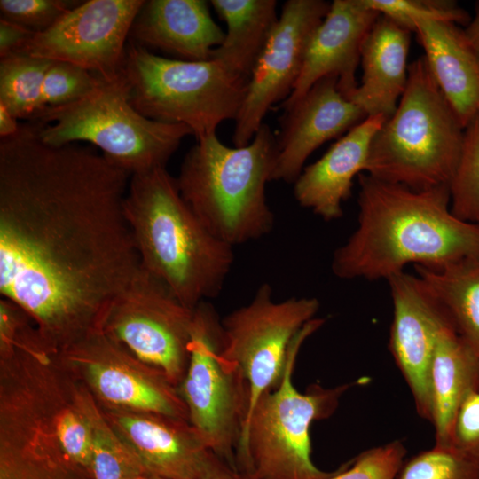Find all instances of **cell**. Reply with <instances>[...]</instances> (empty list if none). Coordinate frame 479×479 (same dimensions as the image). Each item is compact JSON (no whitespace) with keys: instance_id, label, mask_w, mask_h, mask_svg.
<instances>
[{"instance_id":"29","label":"cell","mask_w":479,"mask_h":479,"mask_svg":"<svg viewBox=\"0 0 479 479\" xmlns=\"http://www.w3.org/2000/svg\"><path fill=\"white\" fill-rule=\"evenodd\" d=\"M365 3L412 33L414 24L420 20L467 25L471 19L463 8L449 0H365Z\"/></svg>"},{"instance_id":"18","label":"cell","mask_w":479,"mask_h":479,"mask_svg":"<svg viewBox=\"0 0 479 479\" xmlns=\"http://www.w3.org/2000/svg\"><path fill=\"white\" fill-rule=\"evenodd\" d=\"M102 411L145 474L197 479L203 472L212 452L189 420L158 413Z\"/></svg>"},{"instance_id":"7","label":"cell","mask_w":479,"mask_h":479,"mask_svg":"<svg viewBox=\"0 0 479 479\" xmlns=\"http://www.w3.org/2000/svg\"><path fill=\"white\" fill-rule=\"evenodd\" d=\"M39 138L52 146L85 142L131 175L166 167L192 130L148 119L130 104L122 75L74 103L37 113Z\"/></svg>"},{"instance_id":"11","label":"cell","mask_w":479,"mask_h":479,"mask_svg":"<svg viewBox=\"0 0 479 479\" xmlns=\"http://www.w3.org/2000/svg\"><path fill=\"white\" fill-rule=\"evenodd\" d=\"M193 310L140 264L106 308L98 329L178 387L189 361Z\"/></svg>"},{"instance_id":"35","label":"cell","mask_w":479,"mask_h":479,"mask_svg":"<svg viewBox=\"0 0 479 479\" xmlns=\"http://www.w3.org/2000/svg\"><path fill=\"white\" fill-rule=\"evenodd\" d=\"M34 35L26 27L1 18L0 57L18 51Z\"/></svg>"},{"instance_id":"9","label":"cell","mask_w":479,"mask_h":479,"mask_svg":"<svg viewBox=\"0 0 479 479\" xmlns=\"http://www.w3.org/2000/svg\"><path fill=\"white\" fill-rule=\"evenodd\" d=\"M221 318L208 302L193 310L189 361L177 389L189 422L207 447L236 467V451L248 409V386L221 356Z\"/></svg>"},{"instance_id":"32","label":"cell","mask_w":479,"mask_h":479,"mask_svg":"<svg viewBox=\"0 0 479 479\" xmlns=\"http://www.w3.org/2000/svg\"><path fill=\"white\" fill-rule=\"evenodd\" d=\"M405 455L404 443L394 440L365 450L326 479H396Z\"/></svg>"},{"instance_id":"21","label":"cell","mask_w":479,"mask_h":479,"mask_svg":"<svg viewBox=\"0 0 479 479\" xmlns=\"http://www.w3.org/2000/svg\"><path fill=\"white\" fill-rule=\"evenodd\" d=\"M411 31L380 15L367 32L360 51V85L349 99L366 116L390 117L405 90Z\"/></svg>"},{"instance_id":"12","label":"cell","mask_w":479,"mask_h":479,"mask_svg":"<svg viewBox=\"0 0 479 479\" xmlns=\"http://www.w3.org/2000/svg\"><path fill=\"white\" fill-rule=\"evenodd\" d=\"M59 357L103 410L158 413L189 420L177 387L167 375L100 329L59 351Z\"/></svg>"},{"instance_id":"8","label":"cell","mask_w":479,"mask_h":479,"mask_svg":"<svg viewBox=\"0 0 479 479\" xmlns=\"http://www.w3.org/2000/svg\"><path fill=\"white\" fill-rule=\"evenodd\" d=\"M122 75L131 106L145 117L188 127L196 140L235 120L248 81L215 60L169 59L128 42Z\"/></svg>"},{"instance_id":"39","label":"cell","mask_w":479,"mask_h":479,"mask_svg":"<svg viewBox=\"0 0 479 479\" xmlns=\"http://www.w3.org/2000/svg\"><path fill=\"white\" fill-rule=\"evenodd\" d=\"M137 479H163V478H161V477H157V476H154V475H151L145 474V475H142L141 476H139V477L137 478Z\"/></svg>"},{"instance_id":"22","label":"cell","mask_w":479,"mask_h":479,"mask_svg":"<svg viewBox=\"0 0 479 479\" xmlns=\"http://www.w3.org/2000/svg\"><path fill=\"white\" fill-rule=\"evenodd\" d=\"M413 33L436 84L465 128L479 114V63L463 30L451 22L420 20Z\"/></svg>"},{"instance_id":"23","label":"cell","mask_w":479,"mask_h":479,"mask_svg":"<svg viewBox=\"0 0 479 479\" xmlns=\"http://www.w3.org/2000/svg\"><path fill=\"white\" fill-rule=\"evenodd\" d=\"M431 420L435 445L448 447L459 408L479 390V367L452 322L440 331L429 371Z\"/></svg>"},{"instance_id":"14","label":"cell","mask_w":479,"mask_h":479,"mask_svg":"<svg viewBox=\"0 0 479 479\" xmlns=\"http://www.w3.org/2000/svg\"><path fill=\"white\" fill-rule=\"evenodd\" d=\"M323 0H287L249 77L234 120V146L247 145L273 105L287 98L303 64L310 39L329 11Z\"/></svg>"},{"instance_id":"2","label":"cell","mask_w":479,"mask_h":479,"mask_svg":"<svg viewBox=\"0 0 479 479\" xmlns=\"http://www.w3.org/2000/svg\"><path fill=\"white\" fill-rule=\"evenodd\" d=\"M357 179V225L334 253L337 278L388 280L409 264L479 258V225L452 213L449 186L413 190L366 173Z\"/></svg>"},{"instance_id":"20","label":"cell","mask_w":479,"mask_h":479,"mask_svg":"<svg viewBox=\"0 0 479 479\" xmlns=\"http://www.w3.org/2000/svg\"><path fill=\"white\" fill-rule=\"evenodd\" d=\"M224 37L204 0L145 1L130 33V42L148 51L190 61L209 59Z\"/></svg>"},{"instance_id":"16","label":"cell","mask_w":479,"mask_h":479,"mask_svg":"<svg viewBox=\"0 0 479 479\" xmlns=\"http://www.w3.org/2000/svg\"><path fill=\"white\" fill-rule=\"evenodd\" d=\"M283 111L271 181L286 183H294L316 149L367 117L342 95L334 76L318 81L301 99Z\"/></svg>"},{"instance_id":"19","label":"cell","mask_w":479,"mask_h":479,"mask_svg":"<svg viewBox=\"0 0 479 479\" xmlns=\"http://www.w3.org/2000/svg\"><path fill=\"white\" fill-rule=\"evenodd\" d=\"M386 119L382 115L367 116L318 161L304 167L294 183L298 204L326 221L341 218L354 178L365 173L371 143Z\"/></svg>"},{"instance_id":"36","label":"cell","mask_w":479,"mask_h":479,"mask_svg":"<svg viewBox=\"0 0 479 479\" xmlns=\"http://www.w3.org/2000/svg\"><path fill=\"white\" fill-rule=\"evenodd\" d=\"M197 479H255L250 475L232 467L227 462L211 453L208 461Z\"/></svg>"},{"instance_id":"34","label":"cell","mask_w":479,"mask_h":479,"mask_svg":"<svg viewBox=\"0 0 479 479\" xmlns=\"http://www.w3.org/2000/svg\"><path fill=\"white\" fill-rule=\"evenodd\" d=\"M448 447L479 465V390L469 393L462 403Z\"/></svg>"},{"instance_id":"13","label":"cell","mask_w":479,"mask_h":479,"mask_svg":"<svg viewBox=\"0 0 479 479\" xmlns=\"http://www.w3.org/2000/svg\"><path fill=\"white\" fill-rule=\"evenodd\" d=\"M145 0L81 2L50 28L35 34L18 51L65 61L106 82L122 75L127 39Z\"/></svg>"},{"instance_id":"5","label":"cell","mask_w":479,"mask_h":479,"mask_svg":"<svg viewBox=\"0 0 479 479\" xmlns=\"http://www.w3.org/2000/svg\"><path fill=\"white\" fill-rule=\"evenodd\" d=\"M463 136V126L421 56L409 66L395 113L373 138L365 173L413 190L449 186Z\"/></svg>"},{"instance_id":"10","label":"cell","mask_w":479,"mask_h":479,"mask_svg":"<svg viewBox=\"0 0 479 479\" xmlns=\"http://www.w3.org/2000/svg\"><path fill=\"white\" fill-rule=\"evenodd\" d=\"M319 307L315 297L274 301L271 285L263 283L247 304L221 319V356L240 370L248 386L246 421L261 397L279 385L294 337Z\"/></svg>"},{"instance_id":"26","label":"cell","mask_w":479,"mask_h":479,"mask_svg":"<svg viewBox=\"0 0 479 479\" xmlns=\"http://www.w3.org/2000/svg\"><path fill=\"white\" fill-rule=\"evenodd\" d=\"M52 60L13 52L0 60V104L17 120L42 110L43 86Z\"/></svg>"},{"instance_id":"31","label":"cell","mask_w":479,"mask_h":479,"mask_svg":"<svg viewBox=\"0 0 479 479\" xmlns=\"http://www.w3.org/2000/svg\"><path fill=\"white\" fill-rule=\"evenodd\" d=\"M103 82L99 76L82 67L65 61H52L43 82L42 110L78 101Z\"/></svg>"},{"instance_id":"17","label":"cell","mask_w":479,"mask_h":479,"mask_svg":"<svg viewBox=\"0 0 479 479\" xmlns=\"http://www.w3.org/2000/svg\"><path fill=\"white\" fill-rule=\"evenodd\" d=\"M381 14L365 0H334L308 43L300 75L291 94L280 104L285 110L301 99L320 79L334 76L348 99L357 87L363 41Z\"/></svg>"},{"instance_id":"27","label":"cell","mask_w":479,"mask_h":479,"mask_svg":"<svg viewBox=\"0 0 479 479\" xmlns=\"http://www.w3.org/2000/svg\"><path fill=\"white\" fill-rule=\"evenodd\" d=\"M85 404L92 432L93 479H137L145 475L137 458L109 424L87 389Z\"/></svg>"},{"instance_id":"28","label":"cell","mask_w":479,"mask_h":479,"mask_svg":"<svg viewBox=\"0 0 479 479\" xmlns=\"http://www.w3.org/2000/svg\"><path fill=\"white\" fill-rule=\"evenodd\" d=\"M449 191L452 213L479 225V114L464 128L462 148Z\"/></svg>"},{"instance_id":"38","label":"cell","mask_w":479,"mask_h":479,"mask_svg":"<svg viewBox=\"0 0 479 479\" xmlns=\"http://www.w3.org/2000/svg\"><path fill=\"white\" fill-rule=\"evenodd\" d=\"M20 124L12 114L0 104V137L5 138L15 135Z\"/></svg>"},{"instance_id":"37","label":"cell","mask_w":479,"mask_h":479,"mask_svg":"<svg viewBox=\"0 0 479 479\" xmlns=\"http://www.w3.org/2000/svg\"><path fill=\"white\" fill-rule=\"evenodd\" d=\"M463 33L479 63V2L476 4L475 16L466 25Z\"/></svg>"},{"instance_id":"25","label":"cell","mask_w":479,"mask_h":479,"mask_svg":"<svg viewBox=\"0 0 479 479\" xmlns=\"http://www.w3.org/2000/svg\"><path fill=\"white\" fill-rule=\"evenodd\" d=\"M415 270L479 367V258L433 268L415 266Z\"/></svg>"},{"instance_id":"30","label":"cell","mask_w":479,"mask_h":479,"mask_svg":"<svg viewBox=\"0 0 479 479\" xmlns=\"http://www.w3.org/2000/svg\"><path fill=\"white\" fill-rule=\"evenodd\" d=\"M396 479H479V465L450 447L434 445L404 460Z\"/></svg>"},{"instance_id":"33","label":"cell","mask_w":479,"mask_h":479,"mask_svg":"<svg viewBox=\"0 0 479 479\" xmlns=\"http://www.w3.org/2000/svg\"><path fill=\"white\" fill-rule=\"evenodd\" d=\"M80 1L70 0H1V18L16 23L35 34L52 27Z\"/></svg>"},{"instance_id":"6","label":"cell","mask_w":479,"mask_h":479,"mask_svg":"<svg viewBox=\"0 0 479 479\" xmlns=\"http://www.w3.org/2000/svg\"><path fill=\"white\" fill-rule=\"evenodd\" d=\"M324 324V318H315L300 330L279 385L261 397L244 425L236 467L255 479H326L336 472L313 463L310 428L334 413L352 383L329 389L314 384L301 393L292 381L302 345Z\"/></svg>"},{"instance_id":"24","label":"cell","mask_w":479,"mask_h":479,"mask_svg":"<svg viewBox=\"0 0 479 479\" xmlns=\"http://www.w3.org/2000/svg\"><path fill=\"white\" fill-rule=\"evenodd\" d=\"M209 4L227 26L222 43L209 59L248 81L279 20L277 1L211 0Z\"/></svg>"},{"instance_id":"4","label":"cell","mask_w":479,"mask_h":479,"mask_svg":"<svg viewBox=\"0 0 479 479\" xmlns=\"http://www.w3.org/2000/svg\"><path fill=\"white\" fill-rule=\"evenodd\" d=\"M277 136L263 123L249 144L230 147L216 133L196 140L176 177L181 196L204 225L232 247L259 240L274 226L267 202Z\"/></svg>"},{"instance_id":"15","label":"cell","mask_w":479,"mask_h":479,"mask_svg":"<svg viewBox=\"0 0 479 479\" xmlns=\"http://www.w3.org/2000/svg\"><path fill=\"white\" fill-rule=\"evenodd\" d=\"M387 281L393 305L389 349L410 389L418 414L430 422V365L437 336L451 320L417 274L404 271Z\"/></svg>"},{"instance_id":"1","label":"cell","mask_w":479,"mask_h":479,"mask_svg":"<svg viewBox=\"0 0 479 479\" xmlns=\"http://www.w3.org/2000/svg\"><path fill=\"white\" fill-rule=\"evenodd\" d=\"M131 174L34 122L0 140V294L59 351L98 328L140 267L124 213Z\"/></svg>"},{"instance_id":"3","label":"cell","mask_w":479,"mask_h":479,"mask_svg":"<svg viewBox=\"0 0 479 479\" xmlns=\"http://www.w3.org/2000/svg\"><path fill=\"white\" fill-rule=\"evenodd\" d=\"M123 206L143 268L191 310L219 295L233 247L204 225L166 167L131 175Z\"/></svg>"}]
</instances>
